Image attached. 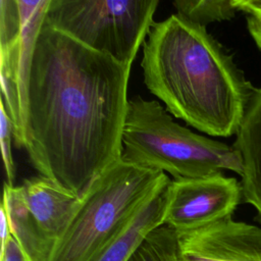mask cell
Segmentation results:
<instances>
[{"instance_id":"6da1fadb","label":"cell","mask_w":261,"mask_h":261,"mask_svg":"<svg viewBox=\"0 0 261 261\" xmlns=\"http://www.w3.org/2000/svg\"><path fill=\"white\" fill-rule=\"evenodd\" d=\"M130 69L44 20L31 63L22 143L39 175L81 199L121 159Z\"/></svg>"},{"instance_id":"7a4b0ae2","label":"cell","mask_w":261,"mask_h":261,"mask_svg":"<svg viewBox=\"0 0 261 261\" xmlns=\"http://www.w3.org/2000/svg\"><path fill=\"white\" fill-rule=\"evenodd\" d=\"M141 67L172 116L212 137L237 135L255 89L205 27L177 13L154 22Z\"/></svg>"},{"instance_id":"3957f363","label":"cell","mask_w":261,"mask_h":261,"mask_svg":"<svg viewBox=\"0 0 261 261\" xmlns=\"http://www.w3.org/2000/svg\"><path fill=\"white\" fill-rule=\"evenodd\" d=\"M121 160L169 173L173 179L197 178L230 170L239 175L243 162L232 146L198 135L175 122L156 100H128L122 129Z\"/></svg>"},{"instance_id":"277c9868","label":"cell","mask_w":261,"mask_h":261,"mask_svg":"<svg viewBox=\"0 0 261 261\" xmlns=\"http://www.w3.org/2000/svg\"><path fill=\"white\" fill-rule=\"evenodd\" d=\"M169 181L164 172L121 159L115 162L80 199L73 218L48 261H92L121 223Z\"/></svg>"},{"instance_id":"5b68a950","label":"cell","mask_w":261,"mask_h":261,"mask_svg":"<svg viewBox=\"0 0 261 261\" xmlns=\"http://www.w3.org/2000/svg\"><path fill=\"white\" fill-rule=\"evenodd\" d=\"M158 0H50L45 21L84 46L132 65Z\"/></svg>"},{"instance_id":"8992f818","label":"cell","mask_w":261,"mask_h":261,"mask_svg":"<svg viewBox=\"0 0 261 261\" xmlns=\"http://www.w3.org/2000/svg\"><path fill=\"white\" fill-rule=\"evenodd\" d=\"M242 198L241 182L223 173L170 179L163 225L177 234L202 228L231 217Z\"/></svg>"},{"instance_id":"52a82bcc","label":"cell","mask_w":261,"mask_h":261,"mask_svg":"<svg viewBox=\"0 0 261 261\" xmlns=\"http://www.w3.org/2000/svg\"><path fill=\"white\" fill-rule=\"evenodd\" d=\"M179 261H261V227L231 217L177 234Z\"/></svg>"},{"instance_id":"ba28073f","label":"cell","mask_w":261,"mask_h":261,"mask_svg":"<svg viewBox=\"0 0 261 261\" xmlns=\"http://www.w3.org/2000/svg\"><path fill=\"white\" fill-rule=\"evenodd\" d=\"M19 189L34 221L55 246L73 218L80 199L64 193L41 175L25 179Z\"/></svg>"},{"instance_id":"9c48e42d","label":"cell","mask_w":261,"mask_h":261,"mask_svg":"<svg viewBox=\"0 0 261 261\" xmlns=\"http://www.w3.org/2000/svg\"><path fill=\"white\" fill-rule=\"evenodd\" d=\"M169 182L155 192L121 223L99 249L92 261H129L132 259L149 233L163 225Z\"/></svg>"},{"instance_id":"30bf717a","label":"cell","mask_w":261,"mask_h":261,"mask_svg":"<svg viewBox=\"0 0 261 261\" xmlns=\"http://www.w3.org/2000/svg\"><path fill=\"white\" fill-rule=\"evenodd\" d=\"M233 147L243 162V199L254 207L261 221V88L254 91Z\"/></svg>"},{"instance_id":"8fae6325","label":"cell","mask_w":261,"mask_h":261,"mask_svg":"<svg viewBox=\"0 0 261 261\" xmlns=\"http://www.w3.org/2000/svg\"><path fill=\"white\" fill-rule=\"evenodd\" d=\"M11 229V234L19 244L30 261H48L54 244L40 230L31 216L19 186L4 184L3 201Z\"/></svg>"},{"instance_id":"7c38bea8","label":"cell","mask_w":261,"mask_h":261,"mask_svg":"<svg viewBox=\"0 0 261 261\" xmlns=\"http://www.w3.org/2000/svg\"><path fill=\"white\" fill-rule=\"evenodd\" d=\"M172 5L178 15L205 28L214 21L230 19L238 11L232 0H175Z\"/></svg>"},{"instance_id":"4fadbf2b","label":"cell","mask_w":261,"mask_h":261,"mask_svg":"<svg viewBox=\"0 0 261 261\" xmlns=\"http://www.w3.org/2000/svg\"><path fill=\"white\" fill-rule=\"evenodd\" d=\"M129 261H179L177 233L167 225L154 229Z\"/></svg>"},{"instance_id":"5bb4252c","label":"cell","mask_w":261,"mask_h":261,"mask_svg":"<svg viewBox=\"0 0 261 261\" xmlns=\"http://www.w3.org/2000/svg\"><path fill=\"white\" fill-rule=\"evenodd\" d=\"M21 33V16L17 0H0V49L15 44Z\"/></svg>"},{"instance_id":"9a60e30c","label":"cell","mask_w":261,"mask_h":261,"mask_svg":"<svg viewBox=\"0 0 261 261\" xmlns=\"http://www.w3.org/2000/svg\"><path fill=\"white\" fill-rule=\"evenodd\" d=\"M13 137V125L7 115L4 107V103L0 99V144L2 151L3 164L5 168V173L7 177V184L13 186L15 177V165L12 157L11 141Z\"/></svg>"},{"instance_id":"2e32d148","label":"cell","mask_w":261,"mask_h":261,"mask_svg":"<svg viewBox=\"0 0 261 261\" xmlns=\"http://www.w3.org/2000/svg\"><path fill=\"white\" fill-rule=\"evenodd\" d=\"M0 261H30L17 241L11 234L0 251Z\"/></svg>"},{"instance_id":"e0dca14e","label":"cell","mask_w":261,"mask_h":261,"mask_svg":"<svg viewBox=\"0 0 261 261\" xmlns=\"http://www.w3.org/2000/svg\"><path fill=\"white\" fill-rule=\"evenodd\" d=\"M232 4L238 11L261 18V0H232Z\"/></svg>"},{"instance_id":"ac0fdd59","label":"cell","mask_w":261,"mask_h":261,"mask_svg":"<svg viewBox=\"0 0 261 261\" xmlns=\"http://www.w3.org/2000/svg\"><path fill=\"white\" fill-rule=\"evenodd\" d=\"M247 28L256 46L259 48V50H261V18L247 16Z\"/></svg>"},{"instance_id":"d6986e66","label":"cell","mask_w":261,"mask_h":261,"mask_svg":"<svg viewBox=\"0 0 261 261\" xmlns=\"http://www.w3.org/2000/svg\"><path fill=\"white\" fill-rule=\"evenodd\" d=\"M0 234H1V249H2L7 243L9 237L11 236L9 219H8L6 210L2 204L0 207Z\"/></svg>"}]
</instances>
